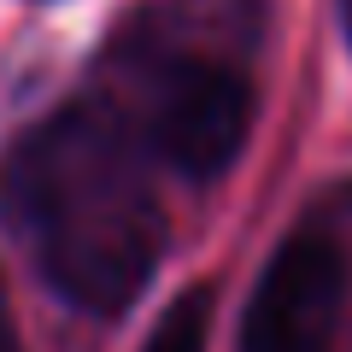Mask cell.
Masks as SVG:
<instances>
[{"instance_id": "1", "label": "cell", "mask_w": 352, "mask_h": 352, "mask_svg": "<svg viewBox=\"0 0 352 352\" xmlns=\"http://www.w3.org/2000/svg\"><path fill=\"white\" fill-rule=\"evenodd\" d=\"M153 153L100 88L53 106L0 153V217L41 282L88 317H118L164 252Z\"/></svg>"}, {"instance_id": "2", "label": "cell", "mask_w": 352, "mask_h": 352, "mask_svg": "<svg viewBox=\"0 0 352 352\" xmlns=\"http://www.w3.org/2000/svg\"><path fill=\"white\" fill-rule=\"evenodd\" d=\"M100 94L124 112L141 147L188 182L223 176L247 147L252 94L241 71L170 41L147 18L124 24L118 41L100 53Z\"/></svg>"}, {"instance_id": "5", "label": "cell", "mask_w": 352, "mask_h": 352, "mask_svg": "<svg viewBox=\"0 0 352 352\" xmlns=\"http://www.w3.org/2000/svg\"><path fill=\"white\" fill-rule=\"evenodd\" d=\"M0 352H12V335H6V323H0Z\"/></svg>"}, {"instance_id": "3", "label": "cell", "mask_w": 352, "mask_h": 352, "mask_svg": "<svg viewBox=\"0 0 352 352\" xmlns=\"http://www.w3.org/2000/svg\"><path fill=\"white\" fill-rule=\"evenodd\" d=\"M346 305V264L323 229L288 235L241 317V352H329Z\"/></svg>"}, {"instance_id": "4", "label": "cell", "mask_w": 352, "mask_h": 352, "mask_svg": "<svg viewBox=\"0 0 352 352\" xmlns=\"http://www.w3.org/2000/svg\"><path fill=\"white\" fill-rule=\"evenodd\" d=\"M206 335H212V288H188L164 305L141 352H206Z\"/></svg>"}]
</instances>
